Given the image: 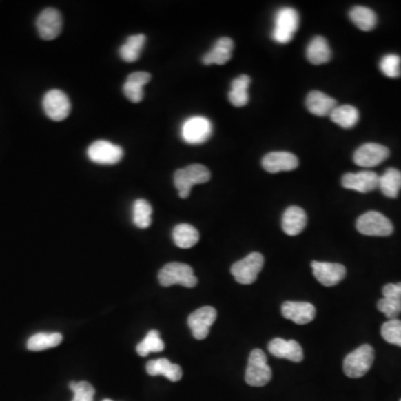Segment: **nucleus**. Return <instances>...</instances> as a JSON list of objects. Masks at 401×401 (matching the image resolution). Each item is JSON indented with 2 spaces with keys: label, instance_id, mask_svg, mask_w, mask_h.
Segmentation results:
<instances>
[{
  "label": "nucleus",
  "instance_id": "nucleus-1",
  "mask_svg": "<svg viewBox=\"0 0 401 401\" xmlns=\"http://www.w3.org/2000/svg\"><path fill=\"white\" fill-rule=\"evenodd\" d=\"M211 172L200 164H192L184 169H178L174 174V185L178 189L180 198H187L193 186L209 182Z\"/></svg>",
  "mask_w": 401,
  "mask_h": 401
},
{
  "label": "nucleus",
  "instance_id": "nucleus-2",
  "mask_svg": "<svg viewBox=\"0 0 401 401\" xmlns=\"http://www.w3.org/2000/svg\"><path fill=\"white\" fill-rule=\"evenodd\" d=\"M299 14L292 7H283L274 16V41L279 44H288L292 41L299 27Z\"/></svg>",
  "mask_w": 401,
  "mask_h": 401
},
{
  "label": "nucleus",
  "instance_id": "nucleus-3",
  "mask_svg": "<svg viewBox=\"0 0 401 401\" xmlns=\"http://www.w3.org/2000/svg\"><path fill=\"white\" fill-rule=\"evenodd\" d=\"M158 280L162 287L180 285L186 288H194L198 285V279L192 267L180 262H172L164 265L158 274Z\"/></svg>",
  "mask_w": 401,
  "mask_h": 401
},
{
  "label": "nucleus",
  "instance_id": "nucleus-4",
  "mask_svg": "<svg viewBox=\"0 0 401 401\" xmlns=\"http://www.w3.org/2000/svg\"><path fill=\"white\" fill-rule=\"evenodd\" d=\"M375 360V350L369 345H362L343 361V371L349 378H360L369 371Z\"/></svg>",
  "mask_w": 401,
  "mask_h": 401
},
{
  "label": "nucleus",
  "instance_id": "nucleus-5",
  "mask_svg": "<svg viewBox=\"0 0 401 401\" xmlns=\"http://www.w3.org/2000/svg\"><path fill=\"white\" fill-rule=\"evenodd\" d=\"M272 370L267 364V356L261 349H254L250 353L245 371V381L249 386L263 387L270 382Z\"/></svg>",
  "mask_w": 401,
  "mask_h": 401
},
{
  "label": "nucleus",
  "instance_id": "nucleus-6",
  "mask_svg": "<svg viewBox=\"0 0 401 401\" xmlns=\"http://www.w3.org/2000/svg\"><path fill=\"white\" fill-rule=\"evenodd\" d=\"M265 265V258L261 253L253 252L245 259L236 262L231 267V274L236 282L241 285H252L261 272Z\"/></svg>",
  "mask_w": 401,
  "mask_h": 401
},
{
  "label": "nucleus",
  "instance_id": "nucleus-7",
  "mask_svg": "<svg viewBox=\"0 0 401 401\" xmlns=\"http://www.w3.org/2000/svg\"><path fill=\"white\" fill-rule=\"evenodd\" d=\"M213 133L212 123L209 119L204 116H193L185 119L182 128L181 135L184 142L191 145L203 144L209 140Z\"/></svg>",
  "mask_w": 401,
  "mask_h": 401
},
{
  "label": "nucleus",
  "instance_id": "nucleus-8",
  "mask_svg": "<svg viewBox=\"0 0 401 401\" xmlns=\"http://www.w3.org/2000/svg\"><path fill=\"white\" fill-rule=\"evenodd\" d=\"M357 230L368 236H388L393 232V225L384 214L369 211L357 220Z\"/></svg>",
  "mask_w": 401,
  "mask_h": 401
},
{
  "label": "nucleus",
  "instance_id": "nucleus-9",
  "mask_svg": "<svg viewBox=\"0 0 401 401\" xmlns=\"http://www.w3.org/2000/svg\"><path fill=\"white\" fill-rule=\"evenodd\" d=\"M43 108L48 119L55 122H61L68 117L70 113V99L64 92L52 90L45 94L43 99Z\"/></svg>",
  "mask_w": 401,
  "mask_h": 401
},
{
  "label": "nucleus",
  "instance_id": "nucleus-10",
  "mask_svg": "<svg viewBox=\"0 0 401 401\" xmlns=\"http://www.w3.org/2000/svg\"><path fill=\"white\" fill-rule=\"evenodd\" d=\"M124 155L121 146L108 142L96 141L88 149V156L92 162L101 165H114L121 162Z\"/></svg>",
  "mask_w": 401,
  "mask_h": 401
},
{
  "label": "nucleus",
  "instance_id": "nucleus-11",
  "mask_svg": "<svg viewBox=\"0 0 401 401\" xmlns=\"http://www.w3.org/2000/svg\"><path fill=\"white\" fill-rule=\"evenodd\" d=\"M216 310L213 307H202L189 314L187 319L193 337L198 340H203L209 336V329L216 322Z\"/></svg>",
  "mask_w": 401,
  "mask_h": 401
},
{
  "label": "nucleus",
  "instance_id": "nucleus-12",
  "mask_svg": "<svg viewBox=\"0 0 401 401\" xmlns=\"http://www.w3.org/2000/svg\"><path fill=\"white\" fill-rule=\"evenodd\" d=\"M38 34L44 41H52L59 37L63 28L61 12L55 8H46L38 16L36 21Z\"/></svg>",
  "mask_w": 401,
  "mask_h": 401
},
{
  "label": "nucleus",
  "instance_id": "nucleus-13",
  "mask_svg": "<svg viewBox=\"0 0 401 401\" xmlns=\"http://www.w3.org/2000/svg\"><path fill=\"white\" fill-rule=\"evenodd\" d=\"M389 154V150L386 146L376 143H367L355 152L353 161L361 167H373L386 161Z\"/></svg>",
  "mask_w": 401,
  "mask_h": 401
},
{
  "label": "nucleus",
  "instance_id": "nucleus-14",
  "mask_svg": "<svg viewBox=\"0 0 401 401\" xmlns=\"http://www.w3.org/2000/svg\"><path fill=\"white\" fill-rule=\"evenodd\" d=\"M341 184L347 189H353L360 193H369L373 189H378L379 175L371 171L347 173L343 175Z\"/></svg>",
  "mask_w": 401,
  "mask_h": 401
},
{
  "label": "nucleus",
  "instance_id": "nucleus-15",
  "mask_svg": "<svg viewBox=\"0 0 401 401\" xmlns=\"http://www.w3.org/2000/svg\"><path fill=\"white\" fill-rule=\"evenodd\" d=\"M316 279L325 287H333L346 276V267L339 263L313 261L311 263Z\"/></svg>",
  "mask_w": 401,
  "mask_h": 401
},
{
  "label": "nucleus",
  "instance_id": "nucleus-16",
  "mask_svg": "<svg viewBox=\"0 0 401 401\" xmlns=\"http://www.w3.org/2000/svg\"><path fill=\"white\" fill-rule=\"evenodd\" d=\"M299 165V160L296 155L289 152H272L265 155L262 160V166L269 173L294 171Z\"/></svg>",
  "mask_w": 401,
  "mask_h": 401
},
{
  "label": "nucleus",
  "instance_id": "nucleus-17",
  "mask_svg": "<svg viewBox=\"0 0 401 401\" xmlns=\"http://www.w3.org/2000/svg\"><path fill=\"white\" fill-rule=\"evenodd\" d=\"M281 311L285 319L291 320L297 325H307L316 317V308L309 302L287 301L283 303Z\"/></svg>",
  "mask_w": 401,
  "mask_h": 401
},
{
  "label": "nucleus",
  "instance_id": "nucleus-18",
  "mask_svg": "<svg viewBox=\"0 0 401 401\" xmlns=\"http://www.w3.org/2000/svg\"><path fill=\"white\" fill-rule=\"evenodd\" d=\"M267 349L276 358H282L292 362L303 360L302 348L296 340H285L282 338H276L270 341Z\"/></svg>",
  "mask_w": 401,
  "mask_h": 401
},
{
  "label": "nucleus",
  "instance_id": "nucleus-19",
  "mask_svg": "<svg viewBox=\"0 0 401 401\" xmlns=\"http://www.w3.org/2000/svg\"><path fill=\"white\" fill-rule=\"evenodd\" d=\"M151 74L146 72H135L131 74L126 79L125 84L123 86L124 95L132 103L142 102L144 99V86L151 81Z\"/></svg>",
  "mask_w": 401,
  "mask_h": 401
},
{
  "label": "nucleus",
  "instance_id": "nucleus-20",
  "mask_svg": "<svg viewBox=\"0 0 401 401\" xmlns=\"http://www.w3.org/2000/svg\"><path fill=\"white\" fill-rule=\"evenodd\" d=\"M305 105L309 112L313 115L328 116L334 108L337 107V101L322 92L313 90L311 93H309L308 97L305 99Z\"/></svg>",
  "mask_w": 401,
  "mask_h": 401
},
{
  "label": "nucleus",
  "instance_id": "nucleus-21",
  "mask_svg": "<svg viewBox=\"0 0 401 401\" xmlns=\"http://www.w3.org/2000/svg\"><path fill=\"white\" fill-rule=\"evenodd\" d=\"M233 41L229 37H222L216 41L212 50L203 56V64L224 65L232 57Z\"/></svg>",
  "mask_w": 401,
  "mask_h": 401
},
{
  "label": "nucleus",
  "instance_id": "nucleus-22",
  "mask_svg": "<svg viewBox=\"0 0 401 401\" xmlns=\"http://www.w3.org/2000/svg\"><path fill=\"white\" fill-rule=\"evenodd\" d=\"M307 214L299 207H290L285 209L282 216V230L285 234L296 236L305 230L307 225Z\"/></svg>",
  "mask_w": 401,
  "mask_h": 401
},
{
  "label": "nucleus",
  "instance_id": "nucleus-23",
  "mask_svg": "<svg viewBox=\"0 0 401 401\" xmlns=\"http://www.w3.org/2000/svg\"><path fill=\"white\" fill-rule=\"evenodd\" d=\"M146 371L150 376H164L173 382L181 380L183 376L182 368L178 364H172L165 358L149 361L146 364Z\"/></svg>",
  "mask_w": 401,
  "mask_h": 401
},
{
  "label": "nucleus",
  "instance_id": "nucleus-24",
  "mask_svg": "<svg viewBox=\"0 0 401 401\" xmlns=\"http://www.w3.org/2000/svg\"><path fill=\"white\" fill-rule=\"evenodd\" d=\"M307 59L313 65H322L331 59V50L326 38L317 36L312 38L307 47Z\"/></svg>",
  "mask_w": 401,
  "mask_h": 401
},
{
  "label": "nucleus",
  "instance_id": "nucleus-25",
  "mask_svg": "<svg viewBox=\"0 0 401 401\" xmlns=\"http://www.w3.org/2000/svg\"><path fill=\"white\" fill-rule=\"evenodd\" d=\"M251 79L247 75L238 76L233 79L231 83V90L229 93V99L231 104L236 107H243L249 103V86H250Z\"/></svg>",
  "mask_w": 401,
  "mask_h": 401
},
{
  "label": "nucleus",
  "instance_id": "nucleus-26",
  "mask_svg": "<svg viewBox=\"0 0 401 401\" xmlns=\"http://www.w3.org/2000/svg\"><path fill=\"white\" fill-rule=\"evenodd\" d=\"M378 189L387 198H397L401 189V172L397 169H386L384 174L379 176Z\"/></svg>",
  "mask_w": 401,
  "mask_h": 401
},
{
  "label": "nucleus",
  "instance_id": "nucleus-27",
  "mask_svg": "<svg viewBox=\"0 0 401 401\" xmlns=\"http://www.w3.org/2000/svg\"><path fill=\"white\" fill-rule=\"evenodd\" d=\"M173 241L181 249L194 247L200 240V233L191 224H178L173 230Z\"/></svg>",
  "mask_w": 401,
  "mask_h": 401
},
{
  "label": "nucleus",
  "instance_id": "nucleus-28",
  "mask_svg": "<svg viewBox=\"0 0 401 401\" xmlns=\"http://www.w3.org/2000/svg\"><path fill=\"white\" fill-rule=\"evenodd\" d=\"M146 37L143 34L130 36L126 39L125 44L119 48V56L126 63H134L140 59L143 47L145 45Z\"/></svg>",
  "mask_w": 401,
  "mask_h": 401
},
{
  "label": "nucleus",
  "instance_id": "nucleus-29",
  "mask_svg": "<svg viewBox=\"0 0 401 401\" xmlns=\"http://www.w3.org/2000/svg\"><path fill=\"white\" fill-rule=\"evenodd\" d=\"M63 341V336L59 332H41L36 333L27 341V348L30 351H43V350L50 349L61 345Z\"/></svg>",
  "mask_w": 401,
  "mask_h": 401
},
{
  "label": "nucleus",
  "instance_id": "nucleus-30",
  "mask_svg": "<svg viewBox=\"0 0 401 401\" xmlns=\"http://www.w3.org/2000/svg\"><path fill=\"white\" fill-rule=\"evenodd\" d=\"M349 17L359 30L370 32L377 25V15L372 9L364 6H356L350 10Z\"/></svg>",
  "mask_w": 401,
  "mask_h": 401
},
{
  "label": "nucleus",
  "instance_id": "nucleus-31",
  "mask_svg": "<svg viewBox=\"0 0 401 401\" xmlns=\"http://www.w3.org/2000/svg\"><path fill=\"white\" fill-rule=\"evenodd\" d=\"M330 119H331L332 122L336 123L340 127L349 130V128L356 126L359 121V112L351 105H342V106H337L334 108L332 113L330 114Z\"/></svg>",
  "mask_w": 401,
  "mask_h": 401
},
{
  "label": "nucleus",
  "instance_id": "nucleus-32",
  "mask_svg": "<svg viewBox=\"0 0 401 401\" xmlns=\"http://www.w3.org/2000/svg\"><path fill=\"white\" fill-rule=\"evenodd\" d=\"M151 204L146 200H136L133 204V222L138 229H147L152 224Z\"/></svg>",
  "mask_w": 401,
  "mask_h": 401
},
{
  "label": "nucleus",
  "instance_id": "nucleus-33",
  "mask_svg": "<svg viewBox=\"0 0 401 401\" xmlns=\"http://www.w3.org/2000/svg\"><path fill=\"white\" fill-rule=\"evenodd\" d=\"M164 342L161 339L160 333L156 330H151L146 334L144 340L138 343L136 347V351L142 357H146L152 352H161L164 350Z\"/></svg>",
  "mask_w": 401,
  "mask_h": 401
},
{
  "label": "nucleus",
  "instance_id": "nucleus-34",
  "mask_svg": "<svg viewBox=\"0 0 401 401\" xmlns=\"http://www.w3.org/2000/svg\"><path fill=\"white\" fill-rule=\"evenodd\" d=\"M381 73L389 79H397L401 75V59L395 54H388L379 63Z\"/></svg>",
  "mask_w": 401,
  "mask_h": 401
},
{
  "label": "nucleus",
  "instance_id": "nucleus-35",
  "mask_svg": "<svg viewBox=\"0 0 401 401\" xmlns=\"http://www.w3.org/2000/svg\"><path fill=\"white\" fill-rule=\"evenodd\" d=\"M381 336L387 342L401 347V320L387 321L381 327Z\"/></svg>",
  "mask_w": 401,
  "mask_h": 401
},
{
  "label": "nucleus",
  "instance_id": "nucleus-36",
  "mask_svg": "<svg viewBox=\"0 0 401 401\" xmlns=\"http://www.w3.org/2000/svg\"><path fill=\"white\" fill-rule=\"evenodd\" d=\"M70 388L74 393V398L72 401H94L95 389L88 381L70 382Z\"/></svg>",
  "mask_w": 401,
  "mask_h": 401
},
{
  "label": "nucleus",
  "instance_id": "nucleus-37",
  "mask_svg": "<svg viewBox=\"0 0 401 401\" xmlns=\"http://www.w3.org/2000/svg\"><path fill=\"white\" fill-rule=\"evenodd\" d=\"M378 310L389 318L390 320L395 319L401 313V299H389L382 298L379 300Z\"/></svg>",
  "mask_w": 401,
  "mask_h": 401
},
{
  "label": "nucleus",
  "instance_id": "nucleus-38",
  "mask_svg": "<svg viewBox=\"0 0 401 401\" xmlns=\"http://www.w3.org/2000/svg\"><path fill=\"white\" fill-rule=\"evenodd\" d=\"M382 294L384 298H389V299H401V282L393 285L389 283L386 285L382 289Z\"/></svg>",
  "mask_w": 401,
  "mask_h": 401
},
{
  "label": "nucleus",
  "instance_id": "nucleus-39",
  "mask_svg": "<svg viewBox=\"0 0 401 401\" xmlns=\"http://www.w3.org/2000/svg\"><path fill=\"white\" fill-rule=\"evenodd\" d=\"M103 401H113V400H111V399H104V400Z\"/></svg>",
  "mask_w": 401,
  "mask_h": 401
},
{
  "label": "nucleus",
  "instance_id": "nucleus-40",
  "mask_svg": "<svg viewBox=\"0 0 401 401\" xmlns=\"http://www.w3.org/2000/svg\"><path fill=\"white\" fill-rule=\"evenodd\" d=\"M400 401H401V399H400Z\"/></svg>",
  "mask_w": 401,
  "mask_h": 401
}]
</instances>
